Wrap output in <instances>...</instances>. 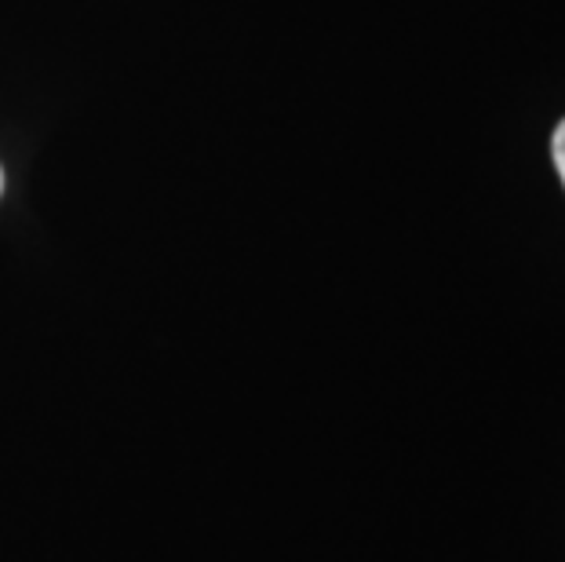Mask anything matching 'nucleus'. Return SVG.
Returning <instances> with one entry per match:
<instances>
[{"label":"nucleus","mask_w":565,"mask_h":562,"mask_svg":"<svg viewBox=\"0 0 565 562\" xmlns=\"http://www.w3.org/2000/svg\"><path fill=\"white\" fill-rule=\"evenodd\" d=\"M551 153H555V169H558V179H562V187H565V121L558 125L555 131V142H551Z\"/></svg>","instance_id":"f257e3e1"},{"label":"nucleus","mask_w":565,"mask_h":562,"mask_svg":"<svg viewBox=\"0 0 565 562\" xmlns=\"http://www.w3.org/2000/svg\"><path fill=\"white\" fill-rule=\"evenodd\" d=\"M0 194H4V169H0Z\"/></svg>","instance_id":"f03ea898"}]
</instances>
